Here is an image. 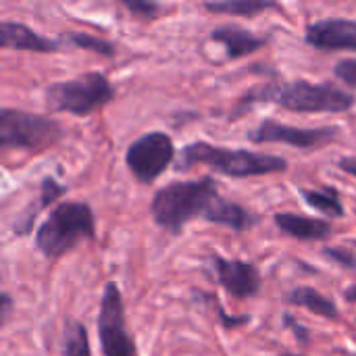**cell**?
<instances>
[{
  "label": "cell",
  "instance_id": "3",
  "mask_svg": "<svg viewBox=\"0 0 356 356\" xmlns=\"http://www.w3.org/2000/svg\"><path fill=\"white\" fill-rule=\"evenodd\" d=\"M196 165H207L213 171L234 179L282 173L288 169V161L282 156L252 152L244 148H223L209 142H192L184 146L177 154L175 171H188Z\"/></svg>",
  "mask_w": 356,
  "mask_h": 356
},
{
  "label": "cell",
  "instance_id": "27",
  "mask_svg": "<svg viewBox=\"0 0 356 356\" xmlns=\"http://www.w3.org/2000/svg\"><path fill=\"white\" fill-rule=\"evenodd\" d=\"M338 167H340L344 173H350V175H355L356 177V156H344V159H340Z\"/></svg>",
  "mask_w": 356,
  "mask_h": 356
},
{
  "label": "cell",
  "instance_id": "2",
  "mask_svg": "<svg viewBox=\"0 0 356 356\" xmlns=\"http://www.w3.org/2000/svg\"><path fill=\"white\" fill-rule=\"evenodd\" d=\"M254 102H271L290 113H346L355 106V94L338 88L334 83H313L307 79L296 81H280V83H263L250 90L236 108L234 115L244 113L248 104Z\"/></svg>",
  "mask_w": 356,
  "mask_h": 356
},
{
  "label": "cell",
  "instance_id": "28",
  "mask_svg": "<svg viewBox=\"0 0 356 356\" xmlns=\"http://www.w3.org/2000/svg\"><path fill=\"white\" fill-rule=\"evenodd\" d=\"M344 298H346L348 302H356V284L353 288H348V290L344 292Z\"/></svg>",
  "mask_w": 356,
  "mask_h": 356
},
{
  "label": "cell",
  "instance_id": "23",
  "mask_svg": "<svg viewBox=\"0 0 356 356\" xmlns=\"http://www.w3.org/2000/svg\"><path fill=\"white\" fill-rule=\"evenodd\" d=\"M334 73L340 81H344L350 90L356 92V58H344V60L336 63Z\"/></svg>",
  "mask_w": 356,
  "mask_h": 356
},
{
  "label": "cell",
  "instance_id": "21",
  "mask_svg": "<svg viewBox=\"0 0 356 356\" xmlns=\"http://www.w3.org/2000/svg\"><path fill=\"white\" fill-rule=\"evenodd\" d=\"M121 4L134 15L140 17L144 21H154L163 15L165 6L159 2H150V0H121Z\"/></svg>",
  "mask_w": 356,
  "mask_h": 356
},
{
  "label": "cell",
  "instance_id": "14",
  "mask_svg": "<svg viewBox=\"0 0 356 356\" xmlns=\"http://www.w3.org/2000/svg\"><path fill=\"white\" fill-rule=\"evenodd\" d=\"M273 223L277 229L290 238L305 240V242H315V240H327L334 229L332 223L323 219H313L305 215H294V213H277L273 217Z\"/></svg>",
  "mask_w": 356,
  "mask_h": 356
},
{
  "label": "cell",
  "instance_id": "22",
  "mask_svg": "<svg viewBox=\"0 0 356 356\" xmlns=\"http://www.w3.org/2000/svg\"><path fill=\"white\" fill-rule=\"evenodd\" d=\"M323 257L332 259L334 263L346 267V269H356V252L348 248H340V246H327L323 248Z\"/></svg>",
  "mask_w": 356,
  "mask_h": 356
},
{
  "label": "cell",
  "instance_id": "18",
  "mask_svg": "<svg viewBox=\"0 0 356 356\" xmlns=\"http://www.w3.org/2000/svg\"><path fill=\"white\" fill-rule=\"evenodd\" d=\"M60 353H63V356H92L88 330L81 321H77L73 317L65 319V332L60 338Z\"/></svg>",
  "mask_w": 356,
  "mask_h": 356
},
{
  "label": "cell",
  "instance_id": "17",
  "mask_svg": "<svg viewBox=\"0 0 356 356\" xmlns=\"http://www.w3.org/2000/svg\"><path fill=\"white\" fill-rule=\"evenodd\" d=\"M300 196L302 200L315 209L317 213L330 217V219H338V217H344V204L340 200V192L332 186H323L319 190H307V188H300Z\"/></svg>",
  "mask_w": 356,
  "mask_h": 356
},
{
  "label": "cell",
  "instance_id": "25",
  "mask_svg": "<svg viewBox=\"0 0 356 356\" xmlns=\"http://www.w3.org/2000/svg\"><path fill=\"white\" fill-rule=\"evenodd\" d=\"M215 307H217V313H219L221 325H223L225 330H236V327H242V325L250 323V315H227L219 302H217Z\"/></svg>",
  "mask_w": 356,
  "mask_h": 356
},
{
  "label": "cell",
  "instance_id": "6",
  "mask_svg": "<svg viewBox=\"0 0 356 356\" xmlns=\"http://www.w3.org/2000/svg\"><path fill=\"white\" fill-rule=\"evenodd\" d=\"M63 127L58 121L27 113L21 108H2L0 111V146L2 150L21 148L40 152L63 138Z\"/></svg>",
  "mask_w": 356,
  "mask_h": 356
},
{
  "label": "cell",
  "instance_id": "11",
  "mask_svg": "<svg viewBox=\"0 0 356 356\" xmlns=\"http://www.w3.org/2000/svg\"><path fill=\"white\" fill-rule=\"evenodd\" d=\"M305 42L317 50H350L356 52V21L353 19H319L307 27Z\"/></svg>",
  "mask_w": 356,
  "mask_h": 356
},
{
  "label": "cell",
  "instance_id": "16",
  "mask_svg": "<svg viewBox=\"0 0 356 356\" xmlns=\"http://www.w3.org/2000/svg\"><path fill=\"white\" fill-rule=\"evenodd\" d=\"M286 302L292 305V307H302L319 317H325V319H338L340 317V311L336 307L334 300H330L327 296H323L321 292H317L315 288L311 286H298L294 288L288 296H286Z\"/></svg>",
  "mask_w": 356,
  "mask_h": 356
},
{
  "label": "cell",
  "instance_id": "8",
  "mask_svg": "<svg viewBox=\"0 0 356 356\" xmlns=\"http://www.w3.org/2000/svg\"><path fill=\"white\" fill-rule=\"evenodd\" d=\"M177 161L173 138L165 131H146L136 138L125 152V165L140 184H152Z\"/></svg>",
  "mask_w": 356,
  "mask_h": 356
},
{
  "label": "cell",
  "instance_id": "29",
  "mask_svg": "<svg viewBox=\"0 0 356 356\" xmlns=\"http://www.w3.org/2000/svg\"><path fill=\"white\" fill-rule=\"evenodd\" d=\"M280 356H302V355H280Z\"/></svg>",
  "mask_w": 356,
  "mask_h": 356
},
{
  "label": "cell",
  "instance_id": "4",
  "mask_svg": "<svg viewBox=\"0 0 356 356\" xmlns=\"http://www.w3.org/2000/svg\"><path fill=\"white\" fill-rule=\"evenodd\" d=\"M96 219L88 202L56 204L35 232V248L50 261L67 254L83 240H94Z\"/></svg>",
  "mask_w": 356,
  "mask_h": 356
},
{
  "label": "cell",
  "instance_id": "12",
  "mask_svg": "<svg viewBox=\"0 0 356 356\" xmlns=\"http://www.w3.org/2000/svg\"><path fill=\"white\" fill-rule=\"evenodd\" d=\"M0 46L15 50H29L40 54H50L63 50L60 40H50L19 21H0Z\"/></svg>",
  "mask_w": 356,
  "mask_h": 356
},
{
  "label": "cell",
  "instance_id": "20",
  "mask_svg": "<svg viewBox=\"0 0 356 356\" xmlns=\"http://www.w3.org/2000/svg\"><path fill=\"white\" fill-rule=\"evenodd\" d=\"M60 42L63 44H69V46H75V48H83V50H92V52H98L102 56H115V44L108 42V40H102V38H96L92 33H83V31H67L60 35Z\"/></svg>",
  "mask_w": 356,
  "mask_h": 356
},
{
  "label": "cell",
  "instance_id": "1",
  "mask_svg": "<svg viewBox=\"0 0 356 356\" xmlns=\"http://www.w3.org/2000/svg\"><path fill=\"white\" fill-rule=\"evenodd\" d=\"M150 215L159 227L173 236L181 234L190 221L200 217L238 234L257 225V217L250 211H246L242 204L225 200L219 194V186L211 175L163 186L152 196Z\"/></svg>",
  "mask_w": 356,
  "mask_h": 356
},
{
  "label": "cell",
  "instance_id": "13",
  "mask_svg": "<svg viewBox=\"0 0 356 356\" xmlns=\"http://www.w3.org/2000/svg\"><path fill=\"white\" fill-rule=\"evenodd\" d=\"M211 40L225 46L227 58L248 56V54L261 50L269 42L267 35H257L254 31H250L242 25H234V23H225V25L215 27L211 31Z\"/></svg>",
  "mask_w": 356,
  "mask_h": 356
},
{
  "label": "cell",
  "instance_id": "15",
  "mask_svg": "<svg viewBox=\"0 0 356 356\" xmlns=\"http://www.w3.org/2000/svg\"><path fill=\"white\" fill-rule=\"evenodd\" d=\"M67 192V188L63 184H58L54 177H44L40 184V196L35 202H31L27 209H23L17 217V221L13 223V234L15 236H29L33 229V221L38 219V215L50 207L56 198H60Z\"/></svg>",
  "mask_w": 356,
  "mask_h": 356
},
{
  "label": "cell",
  "instance_id": "19",
  "mask_svg": "<svg viewBox=\"0 0 356 356\" xmlns=\"http://www.w3.org/2000/svg\"><path fill=\"white\" fill-rule=\"evenodd\" d=\"M204 10L217 15H236V17H254L269 8H280L277 2L263 0H227V2H204Z\"/></svg>",
  "mask_w": 356,
  "mask_h": 356
},
{
  "label": "cell",
  "instance_id": "26",
  "mask_svg": "<svg viewBox=\"0 0 356 356\" xmlns=\"http://www.w3.org/2000/svg\"><path fill=\"white\" fill-rule=\"evenodd\" d=\"M0 305H2V309H0L2 325H6V321H8V315H10V309H13V300H10V296H8L6 292L0 296Z\"/></svg>",
  "mask_w": 356,
  "mask_h": 356
},
{
  "label": "cell",
  "instance_id": "10",
  "mask_svg": "<svg viewBox=\"0 0 356 356\" xmlns=\"http://www.w3.org/2000/svg\"><path fill=\"white\" fill-rule=\"evenodd\" d=\"M211 267L217 277V284L229 296L238 300H246V298H254L261 292L263 277L257 265L238 259H225L221 254H211Z\"/></svg>",
  "mask_w": 356,
  "mask_h": 356
},
{
  "label": "cell",
  "instance_id": "24",
  "mask_svg": "<svg viewBox=\"0 0 356 356\" xmlns=\"http://www.w3.org/2000/svg\"><path fill=\"white\" fill-rule=\"evenodd\" d=\"M284 325L290 330V332H294V336H296V340L300 342V346H307L309 342H311V332H309V327H305L302 323H298L292 315H284Z\"/></svg>",
  "mask_w": 356,
  "mask_h": 356
},
{
  "label": "cell",
  "instance_id": "7",
  "mask_svg": "<svg viewBox=\"0 0 356 356\" xmlns=\"http://www.w3.org/2000/svg\"><path fill=\"white\" fill-rule=\"evenodd\" d=\"M98 342L102 356H138L136 340L125 325V307L115 282H106L98 311Z\"/></svg>",
  "mask_w": 356,
  "mask_h": 356
},
{
  "label": "cell",
  "instance_id": "5",
  "mask_svg": "<svg viewBox=\"0 0 356 356\" xmlns=\"http://www.w3.org/2000/svg\"><path fill=\"white\" fill-rule=\"evenodd\" d=\"M115 86L106 75L98 71L83 73L65 81H54L44 92L48 108L77 117H88L90 113L102 108L115 98Z\"/></svg>",
  "mask_w": 356,
  "mask_h": 356
},
{
  "label": "cell",
  "instance_id": "9",
  "mask_svg": "<svg viewBox=\"0 0 356 356\" xmlns=\"http://www.w3.org/2000/svg\"><path fill=\"white\" fill-rule=\"evenodd\" d=\"M340 127H294L275 119H265L257 129L248 134L252 144H288L298 150H317L334 142Z\"/></svg>",
  "mask_w": 356,
  "mask_h": 356
}]
</instances>
